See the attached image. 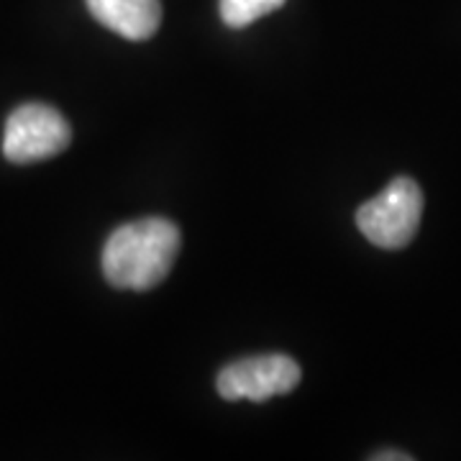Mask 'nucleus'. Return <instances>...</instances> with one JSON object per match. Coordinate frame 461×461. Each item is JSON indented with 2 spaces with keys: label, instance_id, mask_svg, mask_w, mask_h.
Masks as SVG:
<instances>
[{
  "label": "nucleus",
  "instance_id": "obj_6",
  "mask_svg": "<svg viewBox=\"0 0 461 461\" xmlns=\"http://www.w3.org/2000/svg\"><path fill=\"white\" fill-rule=\"evenodd\" d=\"M285 0H221V18L230 29H244L267 14L277 11Z\"/></svg>",
  "mask_w": 461,
  "mask_h": 461
},
{
  "label": "nucleus",
  "instance_id": "obj_7",
  "mask_svg": "<svg viewBox=\"0 0 461 461\" xmlns=\"http://www.w3.org/2000/svg\"><path fill=\"white\" fill-rule=\"evenodd\" d=\"M372 459H375V461H390V459H397V461H411L412 456H408V454H387V451H384V454H375V456H372Z\"/></svg>",
  "mask_w": 461,
  "mask_h": 461
},
{
  "label": "nucleus",
  "instance_id": "obj_4",
  "mask_svg": "<svg viewBox=\"0 0 461 461\" xmlns=\"http://www.w3.org/2000/svg\"><path fill=\"white\" fill-rule=\"evenodd\" d=\"M303 379L300 364L287 354H262L247 357L221 369L215 379L218 395L223 400H251L267 402L272 397L293 393Z\"/></svg>",
  "mask_w": 461,
  "mask_h": 461
},
{
  "label": "nucleus",
  "instance_id": "obj_2",
  "mask_svg": "<svg viewBox=\"0 0 461 461\" xmlns=\"http://www.w3.org/2000/svg\"><path fill=\"white\" fill-rule=\"evenodd\" d=\"M423 218V193L411 177H395L377 198L357 211V226L379 249H402L412 241Z\"/></svg>",
  "mask_w": 461,
  "mask_h": 461
},
{
  "label": "nucleus",
  "instance_id": "obj_3",
  "mask_svg": "<svg viewBox=\"0 0 461 461\" xmlns=\"http://www.w3.org/2000/svg\"><path fill=\"white\" fill-rule=\"evenodd\" d=\"M72 141V129L57 108L23 103L5 121L3 157L14 165H33L62 154Z\"/></svg>",
  "mask_w": 461,
  "mask_h": 461
},
{
  "label": "nucleus",
  "instance_id": "obj_1",
  "mask_svg": "<svg viewBox=\"0 0 461 461\" xmlns=\"http://www.w3.org/2000/svg\"><path fill=\"white\" fill-rule=\"evenodd\" d=\"M180 254V229L167 218L123 223L103 247V275L118 290H151L165 280Z\"/></svg>",
  "mask_w": 461,
  "mask_h": 461
},
{
  "label": "nucleus",
  "instance_id": "obj_5",
  "mask_svg": "<svg viewBox=\"0 0 461 461\" xmlns=\"http://www.w3.org/2000/svg\"><path fill=\"white\" fill-rule=\"evenodd\" d=\"M93 18L129 41H147L162 23L159 0H85Z\"/></svg>",
  "mask_w": 461,
  "mask_h": 461
}]
</instances>
